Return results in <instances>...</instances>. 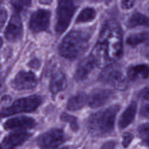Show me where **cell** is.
Masks as SVG:
<instances>
[{"mask_svg":"<svg viewBox=\"0 0 149 149\" xmlns=\"http://www.w3.org/2000/svg\"><path fill=\"white\" fill-rule=\"evenodd\" d=\"M36 125L35 120L30 117L19 116L6 120L3 127L6 130L24 129L33 127Z\"/></svg>","mask_w":149,"mask_h":149,"instance_id":"5bb4252c","label":"cell"},{"mask_svg":"<svg viewBox=\"0 0 149 149\" xmlns=\"http://www.w3.org/2000/svg\"><path fill=\"white\" fill-rule=\"evenodd\" d=\"M148 34L147 32L138 33L130 35L126 39V43L130 47H134L148 40Z\"/></svg>","mask_w":149,"mask_h":149,"instance_id":"ffe728a7","label":"cell"},{"mask_svg":"<svg viewBox=\"0 0 149 149\" xmlns=\"http://www.w3.org/2000/svg\"><path fill=\"white\" fill-rule=\"evenodd\" d=\"M127 77L129 80L133 81L139 78L147 79L148 68L146 65H137L130 67L127 70Z\"/></svg>","mask_w":149,"mask_h":149,"instance_id":"ac0fdd59","label":"cell"},{"mask_svg":"<svg viewBox=\"0 0 149 149\" xmlns=\"http://www.w3.org/2000/svg\"><path fill=\"white\" fill-rule=\"evenodd\" d=\"M90 38L88 31L72 30L62 39L59 47V52L62 56L67 59L77 58L87 51Z\"/></svg>","mask_w":149,"mask_h":149,"instance_id":"7a4b0ae2","label":"cell"},{"mask_svg":"<svg viewBox=\"0 0 149 149\" xmlns=\"http://www.w3.org/2000/svg\"><path fill=\"white\" fill-rule=\"evenodd\" d=\"M115 142L114 141H108L102 144L100 149H114Z\"/></svg>","mask_w":149,"mask_h":149,"instance_id":"f546056e","label":"cell"},{"mask_svg":"<svg viewBox=\"0 0 149 149\" xmlns=\"http://www.w3.org/2000/svg\"><path fill=\"white\" fill-rule=\"evenodd\" d=\"M23 26L20 16L18 13L13 14L9 22L5 31V37L9 41L15 42L22 36Z\"/></svg>","mask_w":149,"mask_h":149,"instance_id":"30bf717a","label":"cell"},{"mask_svg":"<svg viewBox=\"0 0 149 149\" xmlns=\"http://www.w3.org/2000/svg\"><path fill=\"white\" fill-rule=\"evenodd\" d=\"M133 138L132 133L129 132H125L122 136V145L125 148L128 147Z\"/></svg>","mask_w":149,"mask_h":149,"instance_id":"d4e9b609","label":"cell"},{"mask_svg":"<svg viewBox=\"0 0 149 149\" xmlns=\"http://www.w3.org/2000/svg\"><path fill=\"white\" fill-rule=\"evenodd\" d=\"M11 6L17 13L26 10L31 5V0H11Z\"/></svg>","mask_w":149,"mask_h":149,"instance_id":"7402d4cb","label":"cell"},{"mask_svg":"<svg viewBox=\"0 0 149 149\" xmlns=\"http://www.w3.org/2000/svg\"><path fill=\"white\" fill-rule=\"evenodd\" d=\"M61 120L64 122L68 123L70 127V129L73 132H77L79 130V124L77 118L72 115H68L66 113H62L61 115Z\"/></svg>","mask_w":149,"mask_h":149,"instance_id":"603a6c76","label":"cell"},{"mask_svg":"<svg viewBox=\"0 0 149 149\" xmlns=\"http://www.w3.org/2000/svg\"><path fill=\"white\" fill-rule=\"evenodd\" d=\"M123 54V34L115 20L107 21L102 26L91 55L96 65L105 68L119 59Z\"/></svg>","mask_w":149,"mask_h":149,"instance_id":"6da1fadb","label":"cell"},{"mask_svg":"<svg viewBox=\"0 0 149 149\" xmlns=\"http://www.w3.org/2000/svg\"><path fill=\"white\" fill-rule=\"evenodd\" d=\"M52 0H40V3L44 5H49L52 2Z\"/></svg>","mask_w":149,"mask_h":149,"instance_id":"4dcf8cb0","label":"cell"},{"mask_svg":"<svg viewBox=\"0 0 149 149\" xmlns=\"http://www.w3.org/2000/svg\"><path fill=\"white\" fill-rule=\"evenodd\" d=\"M96 65L95 59L93 55L86 57L79 63L74 73V79L77 81L86 79Z\"/></svg>","mask_w":149,"mask_h":149,"instance_id":"4fadbf2b","label":"cell"},{"mask_svg":"<svg viewBox=\"0 0 149 149\" xmlns=\"http://www.w3.org/2000/svg\"><path fill=\"white\" fill-rule=\"evenodd\" d=\"M140 114L141 116L146 118L148 117V103L143 104L140 111Z\"/></svg>","mask_w":149,"mask_h":149,"instance_id":"83f0119b","label":"cell"},{"mask_svg":"<svg viewBox=\"0 0 149 149\" xmlns=\"http://www.w3.org/2000/svg\"><path fill=\"white\" fill-rule=\"evenodd\" d=\"M76 8L74 0H59L55 25L57 33L62 34L67 29Z\"/></svg>","mask_w":149,"mask_h":149,"instance_id":"5b68a950","label":"cell"},{"mask_svg":"<svg viewBox=\"0 0 149 149\" xmlns=\"http://www.w3.org/2000/svg\"><path fill=\"white\" fill-rule=\"evenodd\" d=\"M67 86V80L65 74L61 70L55 72L52 74L49 82V90L53 94L64 90Z\"/></svg>","mask_w":149,"mask_h":149,"instance_id":"9a60e30c","label":"cell"},{"mask_svg":"<svg viewBox=\"0 0 149 149\" xmlns=\"http://www.w3.org/2000/svg\"><path fill=\"white\" fill-rule=\"evenodd\" d=\"M60 149H69L68 147H63V148H61Z\"/></svg>","mask_w":149,"mask_h":149,"instance_id":"836d02e7","label":"cell"},{"mask_svg":"<svg viewBox=\"0 0 149 149\" xmlns=\"http://www.w3.org/2000/svg\"><path fill=\"white\" fill-rule=\"evenodd\" d=\"M0 88H1V85H0Z\"/></svg>","mask_w":149,"mask_h":149,"instance_id":"e575fe53","label":"cell"},{"mask_svg":"<svg viewBox=\"0 0 149 149\" xmlns=\"http://www.w3.org/2000/svg\"><path fill=\"white\" fill-rule=\"evenodd\" d=\"M51 13L45 9H38L31 16L29 22L30 29L35 33L47 30L49 24Z\"/></svg>","mask_w":149,"mask_h":149,"instance_id":"9c48e42d","label":"cell"},{"mask_svg":"<svg viewBox=\"0 0 149 149\" xmlns=\"http://www.w3.org/2000/svg\"><path fill=\"white\" fill-rule=\"evenodd\" d=\"M148 129L149 126L148 123L141 125L137 129L140 137L147 146H148Z\"/></svg>","mask_w":149,"mask_h":149,"instance_id":"cb8c5ba5","label":"cell"},{"mask_svg":"<svg viewBox=\"0 0 149 149\" xmlns=\"http://www.w3.org/2000/svg\"><path fill=\"white\" fill-rule=\"evenodd\" d=\"M113 95V92L111 90L97 88L91 91L87 97V101L89 107L96 108L107 103Z\"/></svg>","mask_w":149,"mask_h":149,"instance_id":"8fae6325","label":"cell"},{"mask_svg":"<svg viewBox=\"0 0 149 149\" xmlns=\"http://www.w3.org/2000/svg\"><path fill=\"white\" fill-rule=\"evenodd\" d=\"M41 101V97L37 95L20 98L15 101L10 106L3 109L0 115L5 117L19 113L32 112L39 107Z\"/></svg>","mask_w":149,"mask_h":149,"instance_id":"277c9868","label":"cell"},{"mask_svg":"<svg viewBox=\"0 0 149 149\" xmlns=\"http://www.w3.org/2000/svg\"><path fill=\"white\" fill-rule=\"evenodd\" d=\"M96 1H98V2H108V1H109L111 0H95Z\"/></svg>","mask_w":149,"mask_h":149,"instance_id":"d6a6232c","label":"cell"},{"mask_svg":"<svg viewBox=\"0 0 149 149\" xmlns=\"http://www.w3.org/2000/svg\"><path fill=\"white\" fill-rule=\"evenodd\" d=\"M135 0H122L121 6L123 9H129L132 8L134 4Z\"/></svg>","mask_w":149,"mask_h":149,"instance_id":"4316f807","label":"cell"},{"mask_svg":"<svg viewBox=\"0 0 149 149\" xmlns=\"http://www.w3.org/2000/svg\"><path fill=\"white\" fill-rule=\"evenodd\" d=\"M8 17V12L5 9L0 10V29L4 26Z\"/></svg>","mask_w":149,"mask_h":149,"instance_id":"484cf974","label":"cell"},{"mask_svg":"<svg viewBox=\"0 0 149 149\" xmlns=\"http://www.w3.org/2000/svg\"><path fill=\"white\" fill-rule=\"evenodd\" d=\"M137 111V104L132 102L122 113L119 120V127L120 129H125L133 120Z\"/></svg>","mask_w":149,"mask_h":149,"instance_id":"2e32d148","label":"cell"},{"mask_svg":"<svg viewBox=\"0 0 149 149\" xmlns=\"http://www.w3.org/2000/svg\"><path fill=\"white\" fill-rule=\"evenodd\" d=\"M2 44H3V40H2V38L0 37V48L2 45Z\"/></svg>","mask_w":149,"mask_h":149,"instance_id":"1f68e13d","label":"cell"},{"mask_svg":"<svg viewBox=\"0 0 149 149\" xmlns=\"http://www.w3.org/2000/svg\"><path fill=\"white\" fill-rule=\"evenodd\" d=\"M30 134L24 130H18L5 137L0 144V149H14L27 140Z\"/></svg>","mask_w":149,"mask_h":149,"instance_id":"7c38bea8","label":"cell"},{"mask_svg":"<svg viewBox=\"0 0 149 149\" xmlns=\"http://www.w3.org/2000/svg\"><path fill=\"white\" fill-rule=\"evenodd\" d=\"M139 96L140 98L144 99V100L148 101V87H146L143 90H141L139 94Z\"/></svg>","mask_w":149,"mask_h":149,"instance_id":"f1b7e54d","label":"cell"},{"mask_svg":"<svg viewBox=\"0 0 149 149\" xmlns=\"http://www.w3.org/2000/svg\"><path fill=\"white\" fill-rule=\"evenodd\" d=\"M99 79L102 82L109 84L116 90L123 91L128 86L125 76L119 70L113 68L105 67L100 73Z\"/></svg>","mask_w":149,"mask_h":149,"instance_id":"8992f818","label":"cell"},{"mask_svg":"<svg viewBox=\"0 0 149 149\" xmlns=\"http://www.w3.org/2000/svg\"><path fill=\"white\" fill-rule=\"evenodd\" d=\"M119 109V105H114L91 115L86 122L88 132L94 136H102L111 132Z\"/></svg>","mask_w":149,"mask_h":149,"instance_id":"3957f363","label":"cell"},{"mask_svg":"<svg viewBox=\"0 0 149 149\" xmlns=\"http://www.w3.org/2000/svg\"><path fill=\"white\" fill-rule=\"evenodd\" d=\"M37 84L36 75L31 72L20 71L12 80V87L17 90H30L34 88Z\"/></svg>","mask_w":149,"mask_h":149,"instance_id":"ba28073f","label":"cell"},{"mask_svg":"<svg viewBox=\"0 0 149 149\" xmlns=\"http://www.w3.org/2000/svg\"><path fill=\"white\" fill-rule=\"evenodd\" d=\"M66 140V136L62 129H52L41 135L37 139L40 149H55Z\"/></svg>","mask_w":149,"mask_h":149,"instance_id":"52a82bcc","label":"cell"},{"mask_svg":"<svg viewBox=\"0 0 149 149\" xmlns=\"http://www.w3.org/2000/svg\"><path fill=\"white\" fill-rule=\"evenodd\" d=\"M96 15V12L92 8H87L83 9L77 17L76 23H80L93 20Z\"/></svg>","mask_w":149,"mask_h":149,"instance_id":"44dd1931","label":"cell"},{"mask_svg":"<svg viewBox=\"0 0 149 149\" xmlns=\"http://www.w3.org/2000/svg\"><path fill=\"white\" fill-rule=\"evenodd\" d=\"M87 100V95L84 93H80L69 99L66 108L70 111L79 110L85 105Z\"/></svg>","mask_w":149,"mask_h":149,"instance_id":"e0dca14e","label":"cell"},{"mask_svg":"<svg viewBox=\"0 0 149 149\" xmlns=\"http://www.w3.org/2000/svg\"><path fill=\"white\" fill-rule=\"evenodd\" d=\"M148 20L147 17L140 13H134L127 22V26L130 28L138 26H148Z\"/></svg>","mask_w":149,"mask_h":149,"instance_id":"d6986e66","label":"cell"}]
</instances>
